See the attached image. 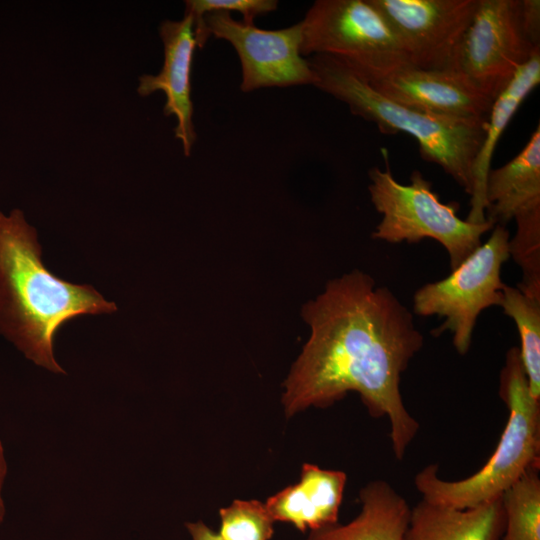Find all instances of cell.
Here are the masks:
<instances>
[{
  "mask_svg": "<svg viewBox=\"0 0 540 540\" xmlns=\"http://www.w3.org/2000/svg\"><path fill=\"white\" fill-rule=\"evenodd\" d=\"M299 23L302 56L336 57L367 80L412 66L402 42L369 0H317Z\"/></svg>",
  "mask_w": 540,
  "mask_h": 540,
  "instance_id": "6",
  "label": "cell"
},
{
  "mask_svg": "<svg viewBox=\"0 0 540 540\" xmlns=\"http://www.w3.org/2000/svg\"><path fill=\"white\" fill-rule=\"evenodd\" d=\"M505 525L500 540H540L539 466L529 468L501 495Z\"/></svg>",
  "mask_w": 540,
  "mask_h": 540,
  "instance_id": "19",
  "label": "cell"
},
{
  "mask_svg": "<svg viewBox=\"0 0 540 540\" xmlns=\"http://www.w3.org/2000/svg\"><path fill=\"white\" fill-rule=\"evenodd\" d=\"M186 528L192 540H223L217 532L201 521L186 523Z\"/></svg>",
  "mask_w": 540,
  "mask_h": 540,
  "instance_id": "23",
  "label": "cell"
},
{
  "mask_svg": "<svg viewBox=\"0 0 540 540\" xmlns=\"http://www.w3.org/2000/svg\"><path fill=\"white\" fill-rule=\"evenodd\" d=\"M301 316L310 334L283 384L286 416L356 392L372 417L388 418L392 451L402 460L419 431L400 391L403 372L424 345L412 313L355 269L329 280Z\"/></svg>",
  "mask_w": 540,
  "mask_h": 540,
  "instance_id": "1",
  "label": "cell"
},
{
  "mask_svg": "<svg viewBox=\"0 0 540 540\" xmlns=\"http://www.w3.org/2000/svg\"><path fill=\"white\" fill-rule=\"evenodd\" d=\"M538 51L524 36L520 0H478L449 69L493 102Z\"/></svg>",
  "mask_w": 540,
  "mask_h": 540,
  "instance_id": "8",
  "label": "cell"
},
{
  "mask_svg": "<svg viewBox=\"0 0 540 540\" xmlns=\"http://www.w3.org/2000/svg\"><path fill=\"white\" fill-rule=\"evenodd\" d=\"M394 30L412 66L449 69L478 0H369Z\"/></svg>",
  "mask_w": 540,
  "mask_h": 540,
  "instance_id": "10",
  "label": "cell"
},
{
  "mask_svg": "<svg viewBox=\"0 0 540 540\" xmlns=\"http://www.w3.org/2000/svg\"><path fill=\"white\" fill-rule=\"evenodd\" d=\"M347 476L343 471L305 463L300 480L269 497L265 506L275 521L305 532L338 522Z\"/></svg>",
  "mask_w": 540,
  "mask_h": 540,
  "instance_id": "13",
  "label": "cell"
},
{
  "mask_svg": "<svg viewBox=\"0 0 540 540\" xmlns=\"http://www.w3.org/2000/svg\"><path fill=\"white\" fill-rule=\"evenodd\" d=\"M385 169L369 171L371 202L382 219L372 238L388 243H417L430 238L447 251L451 270L481 244V237L495 226L491 221L472 223L458 217L459 203H442L432 183L420 171L412 172L409 185L399 183L389 167L387 150H381Z\"/></svg>",
  "mask_w": 540,
  "mask_h": 540,
  "instance_id": "5",
  "label": "cell"
},
{
  "mask_svg": "<svg viewBox=\"0 0 540 540\" xmlns=\"http://www.w3.org/2000/svg\"><path fill=\"white\" fill-rule=\"evenodd\" d=\"M307 60L316 76L315 87L345 103L354 115L375 123L382 133L413 136L423 159L441 166L472 194L473 167L487 119L453 118L408 107L376 91L341 59L316 54Z\"/></svg>",
  "mask_w": 540,
  "mask_h": 540,
  "instance_id": "3",
  "label": "cell"
},
{
  "mask_svg": "<svg viewBox=\"0 0 540 540\" xmlns=\"http://www.w3.org/2000/svg\"><path fill=\"white\" fill-rule=\"evenodd\" d=\"M522 30L527 41L540 48V1L520 0Z\"/></svg>",
  "mask_w": 540,
  "mask_h": 540,
  "instance_id": "22",
  "label": "cell"
},
{
  "mask_svg": "<svg viewBox=\"0 0 540 540\" xmlns=\"http://www.w3.org/2000/svg\"><path fill=\"white\" fill-rule=\"evenodd\" d=\"M510 234L495 225L489 239L442 280L419 288L413 311L420 316L438 315L445 320L431 334L452 332L456 351L465 355L471 345L476 320L488 307L500 305L504 283L502 265L509 259Z\"/></svg>",
  "mask_w": 540,
  "mask_h": 540,
  "instance_id": "7",
  "label": "cell"
},
{
  "mask_svg": "<svg viewBox=\"0 0 540 540\" xmlns=\"http://www.w3.org/2000/svg\"><path fill=\"white\" fill-rule=\"evenodd\" d=\"M368 82L397 103L441 116L486 120L493 103L451 69L405 66Z\"/></svg>",
  "mask_w": 540,
  "mask_h": 540,
  "instance_id": "11",
  "label": "cell"
},
{
  "mask_svg": "<svg viewBox=\"0 0 540 540\" xmlns=\"http://www.w3.org/2000/svg\"><path fill=\"white\" fill-rule=\"evenodd\" d=\"M540 82V51L519 68L513 79L494 99L486 121L485 138L473 167L471 209L467 221L481 223L486 220L485 186L493 153L508 123L530 92Z\"/></svg>",
  "mask_w": 540,
  "mask_h": 540,
  "instance_id": "17",
  "label": "cell"
},
{
  "mask_svg": "<svg viewBox=\"0 0 540 540\" xmlns=\"http://www.w3.org/2000/svg\"><path fill=\"white\" fill-rule=\"evenodd\" d=\"M519 332L522 365L531 396L540 401V299L504 284L500 305Z\"/></svg>",
  "mask_w": 540,
  "mask_h": 540,
  "instance_id": "18",
  "label": "cell"
},
{
  "mask_svg": "<svg viewBox=\"0 0 540 540\" xmlns=\"http://www.w3.org/2000/svg\"><path fill=\"white\" fill-rule=\"evenodd\" d=\"M361 510L346 524L310 531L307 540H403L411 508L387 481L366 484L359 494Z\"/></svg>",
  "mask_w": 540,
  "mask_h": 540,
  "instance_id": "16",
  "label": "cell"
},
{
  "mask_svg": "<svg viewBox=\"0 0 540 540\" xmlns=\"http://www.w3.org/2000/svg\"><path fill=\"white\" fill-rule=\"evenodd\" d=\"M499 394L509 414L488 461L471 476L456 481L443 480L438 465L429 464L414 478L422 499L456 509L473 508L500 497L529 468L540 466V401L530 394L517 347L506 354Z\"/></svg>",
  "mask_w": 540,
  "mask_h": 540,
  "instance_id": "4",
  "label": "cell"
},
{
  "mask_svg": "<svg viewBox=\"0 0 540 540\" xmlns=\"http://www.w3.org/2000/svg\"><path fill=\"white\" fill-rule=\"evenodd\" d=\"M504 525L501 496L467 509L422 499L411 508L403 540H500Z\"/></svg>",
  "mask_w": 540,
  "mask_h": 540,
  "instance_id": "14",
  "label": "cell"
},
{
  "mask_svg": "<svg viewBox=\"0 0 540 540\" xmlns=\"http://www.w3.org/2000/svg\"><path fill=\"white\" fill-rule=\"evenodd\" d=\"M158 30L164 48L163 66L156 75L140 76L137 92L141 96L156 91L165 94L163 113L166 117H176L174 135L181 142L184 155L189 157L197 138L191 99L192 62L197 47L193 16L185 12L180 20H164Z\"/></svg>",
  "mask_w": 540,
  "mask_h": 540,
  "instance_id": "12",
  "label": "cell"
},
{
  "mask_svg": "<svg viewBox=\"0 0 540 540\" xmlns=\"http://www.w3.org/2000/svg\"><path fill=\"white\" fill-rule=\"evenodd\" d=\"M6 473H7V464H6V460H5V456H4V448H3V445H2V443L0 441V525L4 521V517H5V513H6L4 501H3L2 496H1V490H2V487H3V483H4V480H5Z\"/></svg>",
  "mask_w": 540,
  "mask_h": 540,
  "instance_id": "24",
  "label": "cell"
},
{
  "mask_svg": "<svg viewBox=\"0 0 540 540\" xmlns=\"http://www.w3.org/2000/svg\"><path fill=\"white\" fill-rule=\"evenodd\" d=\"M117 311L91 285L65 281L41 260L37 233L19 209L0 212V333L37 365L65 373L54 358V338L68 321Z\"/></svg>",
  "mask_w": 540,
  "mask_h": 540,
  "instance_id": "2",
  "label": "cell"
},
{
  "mask_svg": "<svg viewBox=\"0 0 540 540\" xmlns=\"http://www.w3.org/2000/svg\"><path fill=\"white\" fill-rule=\"evenodd\" d=\"M185 12L193 16L194 21L205 14L225 11L239 12L246 24L253 25L256 17L274 12L278 7L277 0H187Z\"/></svg>",
  "mask_w": 540,
  "mask_h": 540,
  "instance_id": "21",
  "label": "cell"
},
{
  "mask_svg": "<svg viewBox=\"0 0 540 540\" xmlns=\"http://www.w3.org/2000/svg\"><path fill=\"white\" fill-rule=\"evenodd\" d=\"M197 47L210 36L229 42L241 63L242 92L266 87L315 85L316 76L300 52V23L267 30L234 19L230 12L216 11L194 21Z\"/></svg>",
  "mask_w": 540,
  "mask_h": 540,
  "instance_id": "9",
  "label": "cell"
},
{
  "mask_svg": "<svg viewBox=\"0 0 540 540\" xmlns=\"http://www.w3.org/2000/svg\"><path fill=\"white\" fill-rule=\"evenodd\" d=\"M485 218L505 225L514 217L540 206V126L508 163L490 169L485 186Z\"/></svg>",
  "mask_w": 540,
  "mask_h": 540,
  "instance_id": "15",
  "label": "cell"
},
{
  "mask_svg": "<svg viewBox=\"0 0 540 540\" xmlns=\"http://www.w3.org/2000/svg\"><path fill=\"white\" fill-rule=\"evenodd\" d=\"M219 514L223 540H270L273 535L274 520L257 500H235Z\"/></svg>",
  "mask_w": 540,
  "mask_h": 540,
  "instance_id": "20",
  "label": "cell"
}]
</instances>
